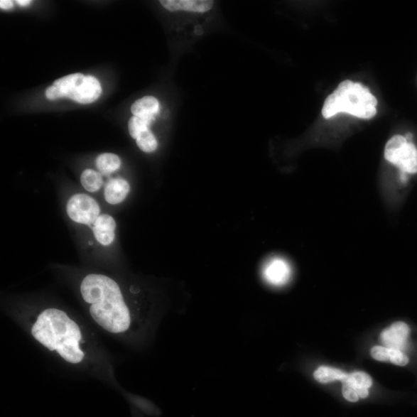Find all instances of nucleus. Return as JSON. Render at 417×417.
Returning <instances> with one entry per match:
<instances>
[{
    "instance_id": "nucleus-14",
    "label": "nucleus",
    "mask_w": 417,
    "mask_h": 417,
    "mask_svg": "<svg viewBox=\"0 0 417 417\" xmlns=\"http://www.w3.org/2000/svg\"><path fill=\"white\" fill-rule=\"evenodd\" d=\"M348 374L340 369L327 367H319L314 374L315 379L321 384H328L331 381L345 379Z\"/></svg>"
},
{
    "instance_id": "nucleus-9",
    "label": "nucleus",
    "mask_w": 417,
    "mask_h": 417,
    "mask_svg": "<svg viewBox=\"0 0 417 417\" xmlns=\"http://www.w3.org/2000/svg\"><path fill=\"white\" fill-rule=\"evenodd\" d=\"M159 3L168 11L190 13H206L215 6L212 0H161Z\"/></svg>"
},
{
    "instance_id": "nucleus-13",
    "label": "nucleus",
    "mask_w": 417,
    "mask_h": 417,
    "mask_svg": "<svg viewBox=\"0 0 417 417\" xmlns=\"http://www.w3.org/2000/svg\"><path fill=\"white\" fill-rule=\"evenodd\" d=\"M95 164L101 173L109 175L119 170L121 161L117 155L103 153L97 157Z\"/></svg>"
},
{
    "instance_id": "nucleus-3",
    "label": "nucleus",
    "mask_w": 417,
    "mask_h": 417,
    "mask_svg": "<svg viewBox=\"0 0 417 417\" xmlns=\"http://www.w3.org/2000/svg\"><path fill=\"white\" fill-rule=\"evenodd\" d=\"M377 104L376 97L368 87L346 80L327 97L322 113L326 119L342 112L359 119H370L377 113Z\"/></svg>"
},
{
    "instance_id": "nucleus-4",
    "label": "nucleus",
    "mask_w": 417,
    "mask_h": 417,
    "mask_svg": "<svg viewBox=\"0 0 417 417\" xmlns=\"http://www.w3.org/2000/svg\"><path fill=\"white\" fill-rule=\"evenodd\" d=\"M102 92L99 80L92 76L77 73L56 80L45 92L48 100L69 99L87 104L99 99Z\"/></svg>"
},
{
    "instance_id": "nucleus-17",
    "label": "nucleus",
    "mask_w": 417,
    "mask_h": 417,
    "mask_svg": "<svg viewBox=\"0 0 417 417\" xmlns=\"http://www.w3.org/2000/svg\"><path fill=\"white\" fill-rule=\"evenodd\" d=\"M153 120L132 117L129 121V134L132 139H137L141 133L148 130Z\"/></svg>"
},
{
    "instance_id": "nucleus-15",
    "label": "nucleus",
    "mask_w": 417,
    "mask_h": 417,
    "mask_svg": "<svg viewBox=\"0 0 417 417\" xmlns=\"http://www.w3.org/2000/svg\"><path fill=\"white\" fill-rule=\"evenodd\" d=\"M83 188L88 192L99 191L103 185L102 174L93 170H85L81 176Z\"/></svg>"
},
{
    "instance_id": "nucleus-11",
    "label": "nucleus",
    "mask_w": 417,
    "mask_h": 417,
    "mask_svg": "<svg viewBox=\"0 0 417 417\" xmlns=\"http://www.w3.org/2000/svg\"><path fill=\"white\" fill-rule=\"evenodd\" d=\"M159 102L153 96H146L137 100L131 105V111L133 117L154 121L156 115L159 112Z\"/></svg>"
},
{
    "instance_id": "nucleus-2",
    "label": "nucleus",
    "mask_w": 417,
    "mask_h": 417,
    "mask_svg": "<svg viewBox=\"0 0 417 417\" xmlns=\"http://www.w3.org/2000/svg\"><path fill=\"white\" fill-rule=\"evenodd\" d=\"M32 335L50 351H57L65 361L77 364L84 357L79 342L82 336L78 325L63 310H44L32 327Z\"/></svg>"
},
{
    "instance_id": "nucleus-1",
    "label": "nucleus",
    "mask_w": 417,
    "mask_h": 417,
    "mask_svg": "<svg viewBox=\"0 0 417 417\" xmlns=\"http://www.w3.org/2000/svg\"><path fill=\"white\" fill-rule=\"evenodd\" d=\"M82 296L91 304L94 320L106 331L121 333L129 330L131 318L117 282L102 274H90L81 286Z\"/></svg>"
},
{
    "instance_id": "nucleus-18",
    "label": "nucleus",
    "mask_w": 417,
    "mask_h": 417,
    "mask_svg": "<svg viewBox=\"0 0 417 417\" xmlns=\"http://www.w3.org/2000/svg\"><path fill=\"white\" fill-rule=\"evenodd\" d=\"M345 379H347L350 384L357 387L369 389L372 384L371 377L363 372H356L352 374H348Z\"/></svg>"
},
{
    "instance_id": "nucleus-5",
    "label": "nucleus",
    "mask_w": 417,
    "mask_h": 417,
    "mask_svg": "<svg viewBox=\"0 0 417 417\" xmlns=\"http://www.w3.org/2000/svg\"><path fill=\"white\" fill-rule=\"evenodd\" d=\"M385 158L405 173H417V148L404 136H395L386 145Z\"/></svg>"
},
{
    "instance_id": "nucleus-10",
    "label": "nucleus",
    "mask_w": 417,
    "mask_h": 417,
    "mask_svg": "<svg viewBox=\"0 0 417 417\" xmlns=\"http://www.w3.org/2000/svg\"><path fill=\"white\" fill-rule=\"evenodd\" d=\"M115 229L117 223L114 218L108 215H102L95 220L93 232L97 242L103 246H109L114 242Z\"/></svg>"
},
{
    "instance_id": "nucleus-6",
    "label": "nucleus",
    "mask_w": 417,
    "mask_h": 417,
    "mask_svg": "<svg viewBox=\"0 0 417 417\" xmlns=\"http://www.w3.org/2000/svg\"><path fill=\"white\" fill-rule=\"evenodd\" d=\"M67 212L76 223L92 226L100 215L99 204L86 194H76L67 205Z\"/></svg>"
},
{
    "instance_id": "nucleus-7",
    "label": "nucleus",
    "mask_w": 417,
    "mask_h": 417,
    "mask_svg": "<svg viewBox=\"0 0 417 417\" xmlns=\"http://www.w3.org/2000/svg\"><path fill=\"white\" fill-rule=\"evenodd\" d=\"M411 330L406 323L398 322L386 330L380 335V341L388 349L403 350L406 348Z\"/></svg>"
},
{
    "instance_id": "nucleus-20",
    "label": "nucleus",
    "mask_w": 417,
    "mask_h": 417,
    "mask_svg": "<svg viewBox=\"0 0 417 417\" xmlns=\"http://www.w3.org/2000/svg\"><path fill=\"white\" fill-rule=\"evenodd\" d=\"M371 356L377 361H389V349L385 347V346H375L371 350Z\"/></svg>"
},
{
    "instance_id": "nucleus-21",
    "label": "nucleus",
    "mask_w": 417,
    "mask_h": 417,
    "mask_svg": "<svg viewBox=\"0 0 417 417\" xmlns=\"http://www.w3.org/2000/svg\"><path fill=\"white\" fill-rule=\"evenodd\" d=\"M14 4L11 0H1L0 1V7H1L2 10H11Z\"/></svg>"
},
{
    "instance_id": "nucleus-22",
    "label": "nucleus",
    "mask_w": 417,
    "mask_h": 417,
    "mask_svg": "<svg viewBox=\"0 0 417 417\" xmlns=\"http://www.w3.org/2000/svg\"><path fill=\"white\" fill-rule=\"evenodd\" d=\"M16 4L21 6H28L31 4L30 0H16Z\"/></svg>"
},
{
    "instance_id": "nucleus-8",
    "label": "nucleus",
    "mask_w": 417,
    "mask_h": 417,
    "mask_svg": "<svg viewBox=\"0 0 417 417\" xmlns=\"http://www.w3.org/2000/svg\"><path fill=\"white\" fill-rule=\"evenodd\" d=\"M264 278L271 285L282 286L288 282L291 275L289 264L280 257H275L265 264Z\"/></svg>"
},
{
    "instance_id": "nucleus-19",
    "label": "nucleus",
    "mask_w": 417,
    "mask_h": 417,
    "mask_svg": "<svg viewBox=\"0 0 417 417\" xmlns=\"http://www.w3.org/2000/svg\"><path fill=\"white\" fill-rule=\"evenodd\" d=\"M389 362L399 367H405L409 362V359L401 350L389 349Z\"/></svg>"
},
{
    "instance_id": "nucleus-12",
    "label": "nucleus",
    "mask_w": 417,
    "mask_h": 417,
    "mask_svg": "<svg viewBox=\"0 0 417 417\" xmlns=\"http://www.w3.org/2000/svg\"><path fill=\"white\" fill-rule=\"evenodd\" d=\"M130 191L129 183L123 179H112L105 185L104 198L109 203L115 205L127 197Z\"/></svg>"
},
{
    "instance_id": "nucleus-16",
    "label": "nucleus",
    "mask_w": 417,
    "mask_h": 417,
    "mask_svg": "<svg viewBox=\"0 0 417 417\" xmlns=\"http://www.w3.org/2000/svg\"><path fill=\"white\" fill-rule=\"evenodd\" d=\"M136 143L139 148L147 153H153L158 147V141L149 129L141 133L137 138Z\"/></svg>"
}]
</instances>
